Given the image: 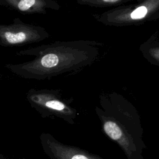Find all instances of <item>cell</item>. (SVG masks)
<instances>
[{
  "label": "cell",
  "mask_w": 159,
  "mask_h": 159,
  "mask_svg": "<svg viewBox=\"0 0 159 159\" xmlns=\"http://www.w3.org/2000/svg\"><path fill=\"white\" fill-rule=\"evenodd\" d=\"M145 58L150 63L159 66V37L153 35L140 48Z\"/></svg>",
  "instance_id": "3"
},
{
  "label": "cell",
  "mask_w": 159,
  "mask_h": 159,
  "mask_svg": "<svg viewBox=\"0 0 159 159\" xmlns=\"http://www.w3.org/2000/svg\"><path fill=\"white\" fill-rule=\"evenodd\" d=\"M36 32L34 28L25 25L17 26L14 24L9 27H1V42L7 45L30 42L40 38V35H35Z\"/></svg>",
  "instance_id": "2"
},
{
  "label": "cell",
  "mask_w": 159,
  "mask_h": 159,
  "mask_svg": "<svg viewBox=\"0 0 159 159\" xmlns=\"http://www.w3.org/2000/svg\"><path fill=\"white\" fill-rule=\"evenodd\" d=\"M104 129L107 135L113 140H118L122 136V132L120 128L112 121L106 122L104 124Z\"/></svg>",
  "instance_id": "5"
},
{
  "label": "cell",
  "mask_w": 159,
  "mask_h": 159,
  "mask_svg": "<svg viewBox=\"0 0 159 159\" xmlns=\"http://www.w3.org/2000/svg\"><path fill=\"white\" fill-rule=\"evenodd\" d=\"M71 159H88L87 157L83 155H76Z\"/></svg>",
  "instance_id": "7"
},
{
  "label": "cell",
  "mask_w": 159,
  "mask_h": 159,
  "mask_svg": "<svg viewBox=\"0 0 159 159\" xmlns=\"http://www.w3.org/2000/svg\"><path fill=\"white\" fill-rule=\"evenodd\" d=\"M45 106L50 108L56 109L58 111L63 110L65 107V105L62 102H61L58 101H55V100H52V101H47L45 103Z\"/></svg>",
  "instance_id": "6"
},
{
  "label": "cell",
  "mask_w": 159,
  "mask_h": 159,
  "mask_svg": "<svg viewBox=\"0 0 159 159\" xmlns=\"http://www.w3.org/2000/svg\"><path fill=\"white\" fill-rule=\"evenodd\" d=\"M159 19V0H142L117 10V23L138 25Z\"/></svg>",
  "instance_id": "1"
},
{
  "label": "cell",
  "mask_w": 159,
  "mask_h": 159,
  "mask_svg": "<svg viewBox=\"0 0 159 159\" xmlns=\"http://www.w3.org/2000/svg\"><path fill=\"white\" fill-rule=\"evenodd\" d=\"M13 7L24 12H32L40 11L45 5L43 0H7Z\"/></svg>",
  "instance_id": "4"
}]
</instances>
